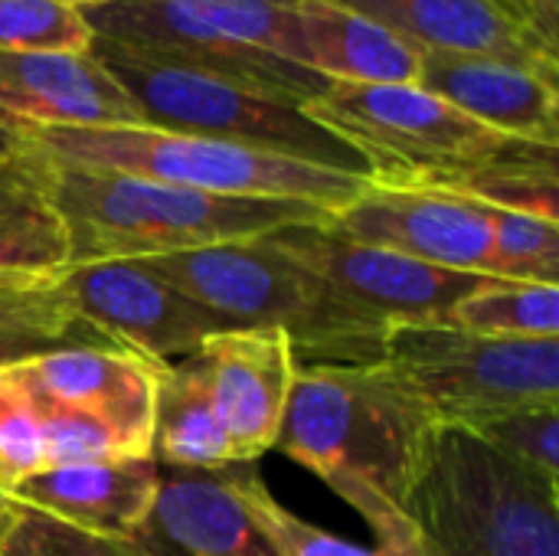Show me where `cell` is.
<instances>
[{"instance_id":"6da1fadb","label":"cell","mask_w":559,"mask_h":556,"mask_svg":"<svg viewBox=\"0 0 559 556\" xmlns=\"http://www.w3.org/2000/svg\"><path fill=\"white\" fill-rule=\"evenodd\" d=\"M442 423L386 360L298 364L275 449L314 472L373 531L377 547H419L409 514Z\"/></svg>"},{"instance_id":"7a4b0ae2","label":"cell","mask_w":559,"mask_h":556,"mask_svg":"<svg viewBox=\"0 0 559 556\" xmlns=\"http://www.w3.org/2000/svg\"><path fill=\"white\" fill-rule=\"evenodd\" d=\"M52 161V203L69 233V265L157 259L324 223L331 210L301 200L219 197L118 170Z\"/></svg>"},{"instance_id":"3957f363","label":"cell","mask_w":559,"mask_h":556,"mask_svg":"<svg viewBox=\"0 0 559 556\" xmlns=\"http://www.w3.org/2000/svg\"><path fill=\"white\" fill-rule=\"evenodd\" d=\"M233 328L285 331L311 364L383 360L390 324L282 252L269 236L138 259Z\"/></svg>"},{"instance_id":"277c9868","label":"cell","mask_w":559,"mask_h":556,"mask_svg":"<svg viewBox=\"0 0 559 556\" xmlns=\"http://www.w3.org/2000/svg\"><path fill=\"white\" fill-rule=\"evenodd\" d=\"M39 151L56 161L118 170L160 184H177L219 197L301 200L321 210L350 203L370 177L314 167L282 154L160 131L147 125L131 128H20Z\"/></svg>"},{"instance_id":"5b68a950","label":"cell","mask_w":559,"mask_h":556,"mask_svg":"<svg viewBox=\"0 0 559 556\" xmlns=\"http://www.w3.org/2000/svg\"><path fill=\"white\" fill-rule=\"evenodd\" d=\"M423 556H559V485L442 426L409 505Z\"/></svg>"},{"instance_id":"8992f818","label":"cell","mask_w":559,"mask_h":556,"mask_svg":"<svg viewBox=\"0 0 559 556\" xmlns=\"http://www.w3.org/2000/svg\"><path fill=\"white\" fill-rule=\"evenodd\" d=\"M92 56L118 79L147 128L216 138L341 174L377 177L373 164L337 131L308 115V108L147 59L121 43L92 39Z\"/></svg>"},{"instance_id":"52a82bcc","label":"cell","mask_w":559,"mask_h":556,"mask_svg":"<svg viewBox=\"0 0 559 556\" xmlns=\"http://www.w3.org/2000/svg\"><path fill=\"white\" fill-rule=\"evenodd\" d=\"M383 360L442 426L472 429L524 406H559V338H488L452 324H390Z\"/></svg>"},{"instance_id":"ba28073f","label":"cell","mask_w":559,"mask_h":556,"mask_svg":"<svg viewBox=\"0 0 559 556\" xmlns=\"http://www.w3.org/2000/svg\"><path fill=\"white\" fill-rule=\"evenodd\" d=\"M308 115L350 141L380 180H439L544 147L498 134L419 85L331 82Z\"/></svg>"},{"instance_id":"9c48e42d","label":"cell","mask_w":559,"mask_h":556,"mask_svg":"<svg viewBox=\"0 0 559 556\" xmlns=\"http://www.w3.org/2000/svg\"><path fill=\"white\" fill-rule=\"evenodd\" d=\"M85 20L95 36L147 59L193 69L301 108L331 88V79L321 72L226 36L187 0H111L85 10Z\"/></svg>"},{"instance_id":"30bf717a","label":"cell","mask_w":559,"mask_h":556,"mask_svg":"<svg viewBox=\"0 0 559 556\" xmlns=\"http://www.w3.org/2000/svg\"><path fill=\"white\" fill-rule=\"evenodd\" d=\"M59 288L72 311L108 344L154 364L183 360L210 338L236 331L138 259L66 265Z\"/></svg>"},{"instance_id":"8fae6325","label":"cell","mask_w":559,"mask_h":556,"mask_svg":"<svg viewBox=\"0 0 559 556\" xmlns=\"http://www.w3.org/2000/svg\"><path fill=\"white\" fill-rule=\"evenodd\" d=\"M269 239L386 324H439L462 298L495 282V275L439 269L354 242L331 229L328 220L285 226Z\"/></svg>"},{"instance_id":"7c38bea8","label":"cell","mask_w":559,"mask_h":556,"mask_svg":"<svg viewBox=\"0 0 559 556\" xmlns=\"http://www.w3.org/2000/svg\"><path fill=\"white\" fill-rule=\"evenodd\" d=\"M341 236L455 272L488 275V206L452 190L373 177L350 203L328 216Z\"/></svg>"},{"instance_id":"4fadbf2b","label":"cell","mask_w":559,"mask_h":556,"mask_svg":"<svg viewBox=\"0 0 559 556\" xmlns=\"http://www.w3.org/2000/svg\"><path fill=\"white\" fill-rule=\"evenodd\" d=\"M157 367L124 347H59L36 354L3 374L36 406L75 410L115 426L141 456H151Z\"/></svg>"},{"instance_id":"5bb4252c","label":"cell","mask_w":559,"mask_h":556,"mask_svg":"<svg viewBox=\"0 0 559 556\" xmlns=\"http://www.w3.org/2000/svg\"><path fill=\"white\" fill-rule=\"evenodd\" d=\"M219 423L233 446V462H259L275 449L298 354L285 331L236 328L210 338L197 351Z\"/></svg>"},{"instance_id":"9a60e30c","label":"cell","mask_w":559,"mask_h":556,"mask_svg":"<svg viewBox=\"0 0 559 556\" xmlns=\"http://www.w3.org/2000/svg\"><path fill=\"white\" fill-rule=\"evenodd\" d=\"M0 118L16 128L144 125L118 79L88 52L0 49Z\"/></svg>"},{"instance_id":"2e32d148","label":"cell","mask_w":559,"mask_h":556,"mask_svg":"<svg viewBox=\"0 0 559 556\" xmlns=\"http://www.w3.org/2000/svg\"><path fill=\"white\" fill-rule=\"evenodd\" d=\"M131 541L147 556H278L239 498L236 462L160 469L157 498Z\"/></svg>"},{"instance_id":"e0dca14e","label":"cell","mask_w":559,"mask_h":556,"mask_svg":"<svg viewBox=\"0 0 559 556\" xmlns=\"http://www.w3.org/2000/svg\"><path fill=\"white\" fill-rule=\"evenodd\" d=\"M416 85L498 134L559 147L557 75L488 56L423 49Z\"/></svg>"},{"instance_id":"ac0fdd59","label":"cell","mask_w":559,"mask_h":556,"mask_svg":"<svg viewBox=\"0 0 559 556\" xmlns=\"http://www.w3.org/2000/svg\"><path fill=\"white\" fill-rule=\"evenodd\" d=\"M419 49L488 56L557 75L559 59L547 49L521 7L511 0H337Z\"/></svg>"},{"instance_id":"d6986e66","label":"cell","mask_w":559,"mask_h":556,"mask_svg":"<svg viewBox=\"0 0 559 556\" xmlns=\"http://www.w3.org/2000/svg\"><path fill=\"white\" fill-rule=\"evenodd\" d=\"M157 488L160 465L154 459H118L33 472L10 485L3 498L95 534L134 537L157 498Z\"/></svg>"},{"instance_id":"ffe728a7","label":"cell","mask_w":559,"mask_h":556,"mask_svg":"<svg viewBox=\"0 0 559 556\" xmlns=\"http://www.w3.org/2000/svg\"><path fill=\"white\" fill-rule=\"evenodd\" d=\"M305 26L308 69L347 85H416L423 49L383 23L337 3L295 0Z\"/></svg>"},{"instance_id":"44dd1931","label":"cell","mask_w":559,"mask_h":556,"mask_svg":"<svg viewBox=\"0 0 559 556\" xmlns=\"http://www.w3.org/2000/svg\"><path fill=\"white\" fill-rule=\"evenodd\" d=\"M49 184L52 161L26 134L0 154V272L56 275L69 265V233Z\"/></svg>"},{"instance_id":"7402d4cb","label":"cell","mask_w":559,"mask_h":556,"mask_svg":"<svg viewBox=\"0 0 559 556\" xmlns=\"http://www.w3.org/2000/svg\"><path fill=\"white\" fill-rule=\"evenodd\" d=\"M151 459L164 469H216L233 462V446L197 354L157 367Z\"/></svg>"},{"instance_id":"603a6c76","label":"cell","mask_w":559,"mask_h":556,"mask_svg":"<svg viewBox=\"0 0 559 556\" xmlns=\"http://www.w3.org/2000/svg\"><path fill=\"white\" fill-rule=\"evenodd\" d=\"M413 184L452 190L495 210L531 213V216L559 223L557 147H531L518 157H508V161H498L468 174L439 177V180H413Z\"/></svg>"},{"instance_id":"cb8c5ba5","label":"cell","mask_w":559,"mask_h":556,"mask_svg":"<svg viewBox=\"0 0 559 556\" xmlns=\"http://www.w3.org/2000/svg\"><path fill=\"white\" fill-rule=\"evenodd\" d=\"M439 324L488 338H559V285L495 279L462 298Z\"/></svg>"},{"instance_id":"d4e9b609","label":"cell","mask_w":559,"mask_h":556,"mask_svg":"<svg viewBox=\"0 0 559 556\" xmlns=\"http://www.w3.org/2000/svg\"><path fill=\"white\" fill-rule=\"evenodd\" d=\"M236 488L239 498L252 518V524L265 534V541L275 547L278 556H423L419 547L400 551V547H364L344 537H334L298 514H292L285 505L272 498L259 475V462H236Z\"/></svg>"},{"instance_id":"484cf974","label":"cell","mask_w":559,"mask_h":556,"mask_svg":"<svg viewBox=\"0 0 559 556\" xmlns=\"http://www.w3.org/2000/svg\"><path fill=\"white\" fill-rule=\"evenodd\" d=\"M0 556H147L131 537H108L3 498Z\"/></svg>"},{"instance_id":"4316f807","label":"cell","mask_w":559,"mask_h":556,"mask_svg":"<svg viewBox=\"0 0 559 556\" xmlns=\"http://www.w3.org/2000/svg\"><path fill=\"white\" fill-rule=\"evenodd\" d=\"M491 216V259L488 275L504 282H537V285H559V223L495 210Z\"/></svg>"},{"instance_id":"83f0119b","label":"cell","mask_w":559,"mask_h":556,"mask_svg":"<svg viewBox=\"0 0 559 556\" xmlns=\"http://www.w3.org/2000/svg\"><path fill=\"white\" fill-rule=\"evenodd\" d=\"M524 472L559 485V406H524L465 429Z\"/></svg>"},{"instance_id":"f1b7e54d","label":"cell","mask_w":559,"mask_h":556,"mask_svg":"<svg viewBox=\"0 0 559 556\" xmlns=\"http://www.w3.org/2000/svg\"><path fill=\"white\" fill-rule=\"evenodd\" d=\"M92 26L82 10L59 0H0V49L88 52Z\"/></svg>"},{"instance_id":"f546056e","label":"cell","mask_w":559,"mask_h":556,"mask_svg":"<svg viewBox=\"0 0 559 556\" xmlns=\"http://www.w3.org/2000/svg\"><path fill=\"white\" fill-rule=\"evenodd\" d=\"M33 472H43L39 416L0 367V492Z\"/></svg>"},{"instance_id":"4dcf8cb0","label":"cell","mask_w":559,"mask_h":556,"mask_svg":"<svg viewBox=\"0 0 559 556\" xmlns=\"http://www.w3.org/2000/svg\"><path fill=\"white\" fill-rule=\"evenodd\" d=\"M108 344L85 321H52V318H0V367H13L36 354L59 347H92ZM115 347V344H111Z\"/></svg>"},{"instance_id":"1f68e13d","label":"cell","mask_w":559,"mask_h":556,"mask_svg":"<svg viewBox=\"0 0 559 556\" xmlns=\"http://www.w3.org/2000/svg\"><path fill=\"white\" fill-rule=\"evenodd\" d=\"M0 318L82 321L59 288V272L56 275L0 272Z\"/></svg>"},{"instance_id":"d6a6232c","label":"cell","mask_w":559,"mask_h":556,"mask_svg":"<svg viewBox=\"0 0 559 556\" xmlns=\"http://www.w3.org/2000/svg\"><path fill=\"white\" fill-rule=\"evenodd\" d=\"M524 20L531 23L534 36L557 52L559 39V0H521Z\"/></svg>"},{"instance_id":"836d02e7","label":"cell","mask_w":559,"mask_h":556,"mask_svg":"<svg viewBox=\"0 0 559 556\" xmlns=\"http://www.w3.org/2000/svg\"><path fill=\"white\" fill-rule=\"evenodd\" d=\"M23 141V131L13 125V121H7V118H0V154H7V151H13L16 144Z\"/></svg>"},{"instance_id":"e575fe53","label":"cell","mask_w":559,"mask_h":556,"mask_svg":"<svg viewBox=\"0 0 559 556\" xmlns=\"http://www.w3.org/2000/svg\"><path fill=\"white\" fill-rule=\"evenodd\" d=\"M59 3H66V7H72V10H92V7H102V3H111V0H59Z\"/></svg>"},{"instance_id":"d590c367","label":"cell","mask_w":559,"mask_h":556,"mask_svg":"<svg viewBox=\"0 0 559 556\" xmlns=\"http://www.w3.org/2000/svg\"><path fill=\"white\" fill-rule=\"evenodd\" d=\"M511 3H514V7H521V0H511ZM521 13H524V10H521Z\"/></svg>"},{"instance_id":"8d00e7d4","label":"cell","mask_w":559,"mask_h":556,"mask_svg":"<svg viewBox=\"0 0 559 556\" xmlns=\"http://www.w3.org/2000/svg\"><path fill=\"white\" fill-rule=\"evenodd\" d=\"M0 505H3V492H0Z\"/></svg>"}]
</instances>
